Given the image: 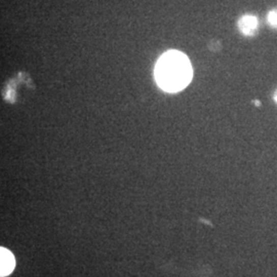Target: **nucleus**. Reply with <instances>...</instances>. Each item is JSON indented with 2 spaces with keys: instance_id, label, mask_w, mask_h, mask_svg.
I'll use <instances>...</instances> for the list:
<instances>
[{
  "instance_id": "nucleus-1",
  "label": "nucleus",
  "mask_w": 277,
  "mask_h": 277,
  "mask_svg": "<svg viewBox=\"0 0 277 277\" xmlns=\"http://www.w3.org/2000/svg\"><path fill=\"white\" fill-rule=\"evenodd\" d=\"M154 75L160 89L169 93H177L190 84L193 70L185 53L170 50L159 58L155 66Z\"/></svg>"
},
{
  "instance_id": "nucleus-3",
  "label": "nucleus",
  "mask_w": 277,
  "mask_h": 277,
  "mask_svg": "<svg viewBox=\"0 0 277 277\" xmlns=\"http://www.w3.org/2000/svg\"><path fill=\"white\" fill-rule=\"evenodd\" d=\"M258 19L252 15H245L238 21V29L245 36H253L258 30Z\"/></svg>"
},
{
  "instance_id": "nucleus-7",
  "label": "nucleus",
  "mask_w": 277,
  "mask_h": 277,
  "mask_svg": "<svg viewBox=\"0 0 277 277\" xmlns=\"http://www.w3.org/2000/svg\"><path fill=\"white\" fill-rule=\"evenodd\" d=\"M274 101L277 103V92H276V94H275V96H274Z\"/></svg>"
},
{
  "instance_id": "nucleus-2",
  "label": "nucleus",
  "mask_w": 277,
  "mask_h": 277,
  "mask_svg": "<svg viewBox=\"0 0 277 277\" xmlns=\"http://www.w3.org/2000/svg\"><path fill=\"white\" fill-rule=\"evenodd\" d=\"M16 267V261L13 253L8 248H0V276L6 277L10 275Z\"/></svg>"
},
{
  "instance_id": "nucleus-5",
  "label": "nucleus",
  "mask_w": 277,
  "mask_h": 277,
  "mask_svg": "<svg viewBox=\"0 0 277 277\" xmlns=\"http://www.w3.org/2000/svg\"><path fill=\"white\" fill-rule=\"evenodd\" d=\"M209 48L213 51H218L221 48V43L217 40H214L209 44Z\"/></svg>"
},
{
  "instance_id": "nucleus-6",
  "label": "nucleus",
  "mask_w": 277,
  "mask_h": 277,
  "mask_svg": "<svg viewBox=\"0 0 277 277\" xmlns=\"http://www.w3.org/2000/svg\"><path fill=\"white\" fill-rule=\"evenodd\" d=\"M254 103H255V105H256V106H261V102H260V101H258V100H257V101H255Z\"/></svg>"
},
{
  "instance_id": "nucleus-4",
  "label": "nucleus",
  "mask_w": 277,
  "mask_h": 277,
  "mask_svg": "<svg viewBox=\"0 0 277 277\" xmlns=\"http://www.w3.org/2000/svg\"><path fill=\"white\" fill-rule=\"evenodd\" d=\"M267 22L272 28L277 29V10H272L269 12L267 16Z\"/></svg>"
}]
</instances>
